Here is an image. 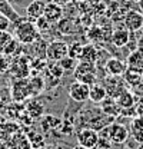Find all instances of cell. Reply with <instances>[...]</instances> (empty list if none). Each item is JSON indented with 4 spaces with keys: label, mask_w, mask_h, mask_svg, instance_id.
Segmentation results:
<instances>
[{
    "label": "cell",
    "mask_w": 143,
    "mask_h": 149,
    "mask_svg": "<svg viewBox=\"0 0 143 149\" xmlns=\"http://www.w3.org/2000/svg\"><path fill=\"white\" fill-rule=\"evenodd\" d=\"M12 35L20 45H33L35 42L39 40L40 32L37 30L35 22H30L26 19L15 26V30Z\"/></svg>",
    "instance_id": "obj_1"
},
{
    "label": "cell",
    "mask_w": 143,
    "mask_h": 149,
    "mask_svg": "<svg viewBox=\"0 0 143 149\" xmlns=\"http://www.w3.org/2000/svg\"><path fill=\"white\" fill-rule=\"evenodd\" d=\"M30 62L27 56H16L9 63V72L15 79H26L30 74Z\"/></svg>",
    "instance_id": "obj_2"
},
{
    "label": "cell",
    "mask_w": 143,
    "mask_h": 149,
    "mask_svg": "<svg viewBox=\"0 0 143 149\" xmlns=\"http://www.w3.org/2000/svg\"><path fill=\"white\" fill-rule=\"evenodd\" d=\"M106 130V135L109 138V141L115 145H122L125 143L129 138V129L126 128L123 123H119V122H112L107 128H105Z\"/></svg>",
    "instance_id": "obj_3"
},
{
    "label": "cell",
    "mask_w": 143,
    "mask_h": 149,
    "mask_svg": "<svg viewBox=\"0 0 143 149\" xmlns=\"http://www.w3.org/2000/svg\"><path fill=\"white\" fill-rule=\"evenodd\" d=\"M32 96L29 77L26 79H15L12 83V97L15 102H26Z\"/></svg>",
    "instance_id": "obj_4"
},
{
    "label": "cell",
    "mask_w": 143,
    "mask_h": 149,
    "mask_svg": "<svg viewBox=\"0 0 143 149\" xmlns=\"http://www.w3.org/2000/svg\"><path fill=\"white\" fill-rule=\"evenodd\" d=\"M67 49L69 45L63 40H53L46 47V59L49 62H59L60 59L67 56Z\"/></svg>",
    "instance_id": "obj_5"
},
{
    "label": "cell",
    "mask_w": 143,
    "mask_h": 149,
    "mask_svg": "<svg viewBox=\"0 0 143 149\" xmlns=\"http://www.w3.org/2000/svg\"><path fill=\"white\" fill-rule=\"evenodd\" d=\"M89 92H90V86H87L86 83L79 82V80H74L69 86V96H70L72 100L76 102V103L87 102L89 100Z\"/></svg>",
    "instance_id": "obj_6"
},
{
    "label": "cell",
    "mask_w": 143,
    "mask_h": 149,
    "mask_svg": "<svg viewBox=\"0 0 143 149\" xmlns=\"http://www.w3.org/2000/svg\"><path fill=\"white\" fill-rule=\"evenodd\" d=\"M77 142L87 149H96L99 143V132L90 128H82L77 132Z\"/></svg>",
    "instance_id": "obj_7"
},
{
    "label": "cell",
    "mask_w": 143,
    "mask_h": 149,
    "mask_svg": "<svg viewBox=\"0 0 143 149\" xmlns=\"http://www.w3.org/2000/svg\"><path fill=\"white\" fill-rule=\"evenodd\" d=\"M123 23H125V27L130 32V33H135V32H139L143 27V15L139 10H127L123 17Z\"/></svg>",
    "instance_id": "obj_8"
},
{
    "label": "cell",
    "mask_w": 143,
    "mask_h": 149,
    "mask_svg": "<svg viewBox=\"0 0 143 149\" xmlns=\"http://www.w3.org/2000/svg\"><path fill=\"white\" fill-rule=\"evenodd\" d=\"M127 69V63L126 60H122L119 57H109L105 63V70L110 76H122Z\"/></svg>",
    "instance_id": "obj_9"
},
{
    "label": "cell",
    "mask_w": 143,
    "mask_h": 149,
    "mask_svg": "<svg viewBox=\"0 0 143 149\" xmlns=\"http://www.w3.org/2000/svg\"><path fill=\"white\" fill-rule=\"evenodd\" d=\"M120 76H112V77H107L106 82H105V89H106L107 95H109V97H113V99H116L120 93L125 91V86H123V83H125V80L123 79H119Z\"/></svg>",
    "instance_id": "obj_10"
},
{
    "label": "cell",
    "mask_w": 143,
    "mask_h": 149,
    "mask_svg": "<svg viewBox=\"0 0 143 149\" xmlns=\"http://www.w3.org/2000/svg\"><path fill=\"white\" fill-rule=\"evenodd\" d=\"M43 16L49 20V23L53 26L56 23H59L62 17H63V7L56 4L53 1H49L46 3L44 6V12H43Z\"/></svg>",
    "instance_id": "obj_11"
},
{
    "label": "cell",
    "mask_w": 143,
    "mask_h": 149,
    "mask_svg": "<svg viewBox=\"0 0 143 149\" xmlns=\"http://www.w3.org/2000/svg\"><path fill=\"white\" fill-rule=\"evenodd\" d=\"M44 0H33L27 4L26 7V19L30 20V22H36L39 17L43 16V12H44Z\"/></svg>",
    "instance_id": "obj_12"
},
{
    "label": "cell",
    "mask_w": 143,
    "mask_h": 149,
    "mask_svg": "<svg viewBox=\"0 0 143 149\" xmlns=\"http://www.w3.org/2000/svg\"><path fill=\"white\" fill-rule=\"evenodd\" d=\"M130 35H132V33H130L126 27L116 29V30H113V32H112L110 42H112V45H113V46H116V47L122 49V47L127 46V43H129V40H130Z\"/></svg>",
    "instance_id": "obj_13"
},
{
    "label": "cell",
    "mask_w": 143,
    "mask_h": 149,
    "mask_svg": "<svg viewBox=\"0 0 143 149\" xmlns=\"http://www.w3.org/2000/svg\"><path fill=\"white\" fill-rule=\"evenodd\" d=\"M0 13L4 15L6 17L9 19L12 23H15V24H17L20 22L26 20V17L20 16L17 12L13 9V6L9 3V0H0Z\"/></svg>",
    "instance_id": "obj_14"
},
{
    "label": "cell",
    "mask_w": 143,
    "mask_h": 149,
    "mask_svg": "<svg viewBox=\"0 0 143 149\" xmlns=\"http://www.w3.org/2000/svg\"><path fill=\"white\" fill-rule=\"evenodd\" d=\"M126 63H127L129 69H133L140 74H143V50L136 49V50L130 52L129 57L126 59Z\"/></svg>",
    "instance_id": "obj_15"
},
{
    "label": "cell",
    "mask_w": 143,
    "mask_h": 149,
    "mask_svg": "<svg viewBox=\"0 0 143 149\" xmlns=\"http://www.w3.org/2000/svg\"><path fill=\"white\" fill-rule=\"evenodd\" d=\"M116 102H117V105L120 106V109H130V108H135L137 99H136L133 91L125 89L123 92L116 97Z\"/></svg>",
    "instance_id": "obj_16"
},
{
    "label": "cell",
    "mask_w": 143,
    "mask_h": 149,
    "mask_svg": "<svg viewBox=\"0 0 143 149\" xmlns=\"http://www.w3.org/2000/svg\"><path fill=\"white\" fill-rule=\"evenodd\" d=\"M24 109L32 119H42V116L44 115V108L37 99H27Z\"/></svg>",
    "instance_id": "obj_17"
},
{
    "label": "cell",
    "mask_w": 143,
    "mask_h": 149,
    "mask_svg": "<svg viewBox=\"0 0 143 149\" xmlns=\"http://www.w3.org/2000/svg\"><path fill=\"white\" fill-rule=\"evenodd\" d=\"M89 73H97V68H96V63H89V62H79L73 70V74L76 77V80H79L82 76Z\"/></svg>",
    "instance_id": "obj_18"
},
{
    "label": "cell",
    "mask_w": 143,
    "mask_h": 149,
    "mask_svg": "<svg viewBox=\"0 0 143 149\" xmlns=\"http://www.w3.org/2000/svg\"><path fill=\"white\" fill-rule=\"evenodd\" d=\"M107 97V92L105 89L103 85H99V83H94L90 86V92H89V100H92L93 103H102L105 99Z\"/></svg>",
    "instance_id": "obj_19"
},
{
    "label": "cell",
    "mask_w": 143,
    "mask_h": 149,
    "mask_svg": "<svg viewBox=\"0 0 143 149\" xmlns=\"http://www.w3.org/2000/svg\"><path fill=\"white\" fill-rule=\"evenodd\" d=\"M97 59H99V50H97V47H96L93 43L83 45L80 60H82V62H89V63H96Z\"/></svg>",
    "instance_id": "obj_20"
},
{
    "label": "cell",
    "mask_w": 143,
    "mask_h": 149,
    "mask_svg": "<svg viewBox=\"0 0 143 149\" xmlns=\"http://www.w3.org/2000/svg\"><path fill=\"white\" fill-rule=\"evenodd\" d=\"M100 109L105 112L106 115L112 116V118H116V116H119V115L122 113L120 106L117 105L116 99H113V97H106V99L102 102V108H100Z\"/></svg>",
    "instance_id": "obj_21"
},
{
    "label": "cell",
    "mask_w": 143,
    "mask_h": 149,
    "mask_svg": "<svg viewBox=\"0 0 143 149\" xmlns=\"http://www.w3.org/2000/svg\"><path fill=\"white\" fill-rule=\"evenodd\" d=\"M123 80H125L126 85H129L132 89H135V88H137V86L142 83L143 74H140L139 72H136V70L127 68L125 70V73H123Z\"/></svg>",
    "instance_id": "obj_22"
},
{
    "label": "cell",
    "mask_w": 143,
    "mask_h": 149,
    "mask_svg": "<svg viewBox=\"0 0 143 149\" xmlns=\"http://www.w3.org/2000/svg\"><path fill=\"white\" fill-rule=\"evenodd\" d=\"M129 133H132V136L139 142V143H143V119L142 118H135L130 123V130Z\"/></svg>",
    "instance_id": "obj_23"
},
{
    "label": "cell",
    "mask_w": 143,
    "mask_h": 149,
    "mask_svg": "<svg viewBox=\"0 0 143 149\" xmlns=\"http://www.w3.org/2000/svg\"><path fill=\"white\" fill-rule=\"evenodd\" d=\"M42 125H43L44 130L54 129L60 125V119L53 116V115H43L42 116Z\"/></svg>",
    "instance_id": "obj_24"
},
{
    "label": "cell",
    "mask_w": 143,
    "mask_h": 149,
    "mask_svg": "<svg viewBox=\"0 0 143 149\" xmlns=\"http://www.w3.org/2000/svg\"><path fill=\"white\" fill-rule=\"evenodd\" d=\"M82 49H83V45L79 43V42H74V43H72L69 46V49H67V56L72 57V59H74V60H80Z\"/></svg>",
    "instance_id": "obj_25"
},
{
    "label": "cell",
    "mask_w": 143,
    "mask_h": 149,
    "mask_svg": "<svg viewBox=\"0 0 143 149\" xmlns=\"http://www.w3.org/2000/svg\"><path fill=\"white\" fill-rule=\"evenodd\" d=\"M30 82V89H32V96H36L40 92H43L44 89V80L42 77H33V79H29Z\"/></svg>",
    "instance_id": "obj_26"
},
{
    "label": "cell",
    "mask_w": 143,
    "mask_h": 149,
    "mask_svg": "<svg viewBox=\"0 0 143 149\" xmlns=\"http://www.w3.org/2000/svg\"><path fill=\"white\" fill-rule=\"evenodd\" d=\"M57 63H59V66L63 69V72H72V70H74V68H76V65H77V60L72 59L69 56H65V57L60 59Z\"/></svg>",
    "instance_id": "obj_27"
},
{
    "label": "cell",
    "mask_w": 143,
    "mask_h": 149,
    "mask_svg": "<svg viewBox=\"0 0 143 149\" xmlns=\"http://www.w3.org/2000/svg\"><path fill=\"white\" fill-rule=\"evenodd\" d=\"M13 39H15V37H13V35H12L9 30L0 32V53H3V50L6 49V46H7Z\"/></svg>",
    "instance_id": "obj_28"
},
{
    "label": "cell",
    "mask_w": 143,
    "mask_h": 149,
    "mask_svg": "<svg viewBox=\"0 0 143 149\" xmlns=\"http://www.w3.org/2000/svg\"><path fill=\"white\" fill-rule=\"evenodd\" d=\"M27 138H29V142H30V145H32L33 149H37V148H40V146H43V136H42L40 133L32 132V133L27 135Z\"/></svg>",
    "instance_id": "obj_29"
},
{
    "label": "cell",
    "mask_w": 143,
    "mask_h": 149,
    "mask_svg": "<svg viewBox=\"0 0 143 149\" xmlns=\"http://www.w3.org/2000/svg\"><path fill=\"white\" fill-rule=\"evenodd\" d=\"M47 73L50 74L52 77H54L56 80H59V79L63 76V73H65V72H63V69L59 66V63H57V62H54L53 65L50 63V65L47 66Z\"/></svg>",
    "instance_id": "obj_30"
},
{
    "label": "cell",
    "mask_w": 143,
    "mask_h": 149,
    "mask_svg": "<svg viewBox=\"0 0 143 149\" xmlns=\"http://www.w3.org/2000/svg\"><path fill=\"white\" fill-rule=\"evenodd\" d=\"M35 24H36V27H37L39 32H47V30L52 27V24L49 23V20L44 17V16H42V17L37 19L35 22Z\"/></svg>",
    "instance_id": "obj_31"
},
{
    "label": "cell",
    "mask_w": 143,
    "mask_h": 149,
    "mask_svg": "<svg viewBox=\"0 0 143 149\" xmlns=\"http://www.w3.org/2000/svg\"><path fill=\"white\" fill-rule=\"evenodd\" d=\"M10 24H12V22L6 17L4 15L0 13V32H3V30H9Z\"/></svg>",
    "instance_id": "obj_32"
},
{
    "label": "cell",
    "mask_w": 143,
    "mask_h": 149,
    "mask_svg": "<svg viewBox=\"0 0 143 149\" xmlns=\"http://www.w3.org/2000/svg\"><path fill=\"white\" fill-rule=\"evenodd\" d=\"M135 112H136V116L137 118H142L143 119V96L137 99V102L135 105Z\"/></svg>",
    "instance_id": "obj_33"
},
{
    "label": "cell",
    "mask_w": 143,
    "mask_h": 149,
    "mask_svg": "<svg viewBox=\"0 0 143 149\" xmlns=\"http://www.w3.org/2000/svg\"><path fill=\"white\" fill-rule=\"evenodd\" d=\"M50 1H53V3H56V4H59V6H66V4H69L72 0H50Z\"/></svg>",
    "instance_id": "obj_34"
},
{
    "label": "cell",
    "mask_w": 143,
    "mask_h": 149,
    "mask_svg": "<svg viewBox=\"0 0 143 149\" xmlns=\"http://www.w3.org/2000/svg\"><path fill=\"white\" fill-rule=\"evenodd\" d=\"M137 49H139V50H143V35L137 39Z\"/></svg>",
    "instance_id": "obj_35"
},
{
    "label": "cell",
    "mask_w": 143,
    "mask_h": 149,
    "mask_svg": "<svg viewBox=\"0 0 143 149\" xmlns=\"http://www.w3.org/2000/svg\"><path fill=\"white\" fill-rule=\"evenodd\" d=\"M137 10L143 15V0H137Z\"/></svg>",
    "instance_id": "obj_36"
},
{
    "label": "cell",
    "mask_w": 143,
    "mask_h": 149,
    "mask_svg": "<svg viewBox=\"0 0 143 149\" xmlns=\"http://www.w3.org/2000/svg\"><path fill=\"white\" fill-rule=\"evenodd\" d=\"M73 149H87V148H85V146H82V145H76Z\"/></svg>",
    "instance_id": "obj_37"
},
{
    "label": "cell",
    "mask_w": 143,
    "mask_h": 149,
    "mask_svg": "<svg viewBox=\"0 0 143 149\" xmlns=\"http://www.w3.org/2000/svg\"><path fill=\"white\" fill-rule=\"evenodd\" d=\"M3 146H4V142H3V139L0 138V149H3Z\"/></svg>",
    "instance_id": "obj_38"
},
{
    "label": "cell",
    "mask_w": 143,
    "mask_h": 149,
    "mask_svg": "<svg viewBox=\"0 0 143 149\" xmlns=\"http://www.w3.org/2000/svg\"><path fill=\"white\" fill-rule=\"evenodd\" d=\"M137 149H143V143H139V146H137Z\"/></svg>",
    "instance_id": "obj_39"
},
{
    "label": "cell",
    "mask_w": 143,
    "mask_h": 149,
    "mask_svg": "<svg viewBox=\"0 0 143 149\" xmlns=\"http://www.w3.org/2000/svg\"><path fill=\"white\" fill-rule=\"evenodd\" d=\"M37 149H47V148H44V146H40V148H37Z\"/></svg>",
    "instance_id": "obj_40"
},
{
    "label": "cell",
    "mask_w": 143,
    "mask_h": 149,
    "mask_svg": "<svg viewBox=\"0 0 143 149\" xmlns=\"http://www.w3.org/2000/svg\"><path fill=\"white\" fill-rule=\"evenodd\" d=\"M140 32H142V35H143V27H142V29H140Z\"/></svg>",
    "instance_id": "obj_41"
},
{
    "label": "cell",
    "mask_w": 143,
    "mask_h": 149,
    "mask_svg": "<svg viewBox=\"0 0 143 149\" xmlns=\"http://www.w3.org/2000/svg\"><path fill=\"white\" fill-rule=\"evenodd\" d=\"M136 1H137V0H136Z\"/></svg>",
    "instance_id": "obj_42"
}]
</instances>
